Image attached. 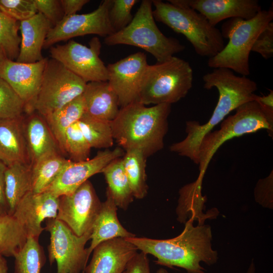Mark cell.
Listing matches in <instances>:
<instances>
[{
    "instance_id": "e0dca14e",
    "label": "cell",
    "mask_w": 273,
    "mask_h": 273,
    "mask_svg": "<svg viewBox=\"0 0 273 273\" xmlns=\"http://www.w3.org/2000/svg\"><path fill=\"white\" fill-rule=\"evenodd\" d=\"M59 197L44 191L28 193L17 204L13 216L24 227L27 237L39 239L44 230L41 223L46 219L56 218Z\"/></svg>"
},
{
    "instance_id": "f546056e",
    "label": "cell",
    "mask_w": 273,
    "mask_h": 273,
    "mask_svg": "<svg viewBox=\"0 0 273 273\" xmlns=\"http://www.w3.org/2000/svg\"><path fill=\"white\" fill-rule=\"evenodd\" d=\"M122 158L123 165L128 179L134 198L143 199L147 194L148 187L146 182V158L140 149L125 151Z\"/></svg>"
},
{
    "instance_id": "52a82bcc",
    "label": "cell",
    "mask_w": 273,
    "mask_h": 273,
    "mask_svg": "<svg viewBox=\"0 0 273 273\" xmlns=\"http://www.w3.org/2000/svg\"><path fill=\"white\" fill-rule=\"evenodd\" d=\"M193 81L189 62L174 56L165 62L148 65L136 101L145 105H171L187 96Z\"/></svg>"
},
{
    "instance_id": "f907efd6",
    "label": "cell",
    "mask_w": 273,
    "mask_h": 273,
    "mask_svg": "<svg viewBox=\"0 0 273 273\" xmlns=\"http://www.w3.org/2000/svg\"><path fill=\"white\" fill-rule=\"evenodd\" d=\"M1 215H3L0 213V216H1Z\"/></svg>"
},
{
    "instance_id": "7a4b0ae2",
    "label": "cell",
    "mask_w": 273,
    "mask_h": 273,
    "mask_svg": "<svg viewBox=\"0 0 273 273\" xmlns=\"http://www.w3.org/2000/svg\"><path fill=\"white\" fill-rule=\"evenodd\" d=\"M194 221L187 220L183 231L171 239L159 240L135 236L125 239L144 253L155 256L157 264L169 268L180 267L188 273H205L206 270L200 263L214 264L218 259V253L212 248L211 226H194Z\"/></svg>"
},
{
    "instance_id": "d6986e66",
    "label": "cell",
    "mask_w": 273,
    "mask_h": 273,
    "mask_svg": "<svg viewBox=\"0 0 273 273\" xmlns=\"http://www.w3.org/2000/svg\"><path fill=\"white\" fill-rule=\"evenodd\" d=\"M138 249L123 238H116L98 244L85 267V273H122Z\"/></svg>"
},
{
    "instance_id": "9a60e30c",
    "label": "cell",
    "mask_w": 273,
    "mask_h": 273,
    "mask_svg": "<svg viewBox=\"0 0 273 273\" xmlns=\"http://www.w3.org/2000/svg\"><path fill=\"white\" fill-rule=\"evenodd\" d=\"M123 155L120 148L99 152L92 159L82 161L69 160L54 181L46 190L58 197L72 193L88 178L101 172L113 160Z\"/></svg>"
},
{
    "instance_id": "c3c4849f",
    "label": "cell",
    "mask_w": 273,
    "mask_h": 273,
    "mask_svg": "<svg viewBox=\"0 0 273 273\" xmlns=\"http://www.w3.org/2000/svg\"><path fill=\"white\" fill-rule=\"evenodd\" d=\"M6 59H7V58L6 57L2 50L0 49V69L4 61Z\"/></svg>"
},
{
    "instance_id": "4316f807",
    "label": "cell",
    "mask_w": 273,
    "mask_h": 273,
    "mask_svg": "<svg viewBox=\"0 0 273 273\" xmlns=\"http://www.w3.org/2000/svg\"><path fill=\"white\" fill-rule=\"evenodd\" d=\"M84 113V101L82 94L43 117L62 152L65 131L70 126L77 122Z\"/></svg>"
},
{
    "instance_id": "cb8c5ba5",
    "label": "cell",
    "mask_w": 273,
    "mask_h": 273,
    "mask_svg": "<svg viewBox=\"0 0 273 273\" xmlns=\"http://www.w3.org/2000/svg\"><path fill=\"white\" fill-rule=\"evenodd\" d=\"M107 199L102 202L99 212L94 221L87 248L90 255L100 243L116 238H129L135 235L128 232L121 224L117 217V207L111 197L106 193Z\"/></svg>"
},
{
    "instance_id": "8992f818",
    "label": "cell",
    "mask_w": 273,
    "mask_h": 273,
    "mask_svg": "<svg viewBox=\"0 0 273 273\" xmlns=\"http://www.w3.org/2000/svg\"><path fill=\"white\" fill-rule=\"evenodd\" d=\"M152 1L143 0L131 22L124 28L105 37L108 46L129 45L150 53L157 63L165 62L186 47L175 38L166 36L153 15Z\"/></svg>"
},
{
    "instance_id": "ab89813d",
    "label": "cell",
    "mask_w": 273,
    "mask_h": 273,
    "mask_svg": "<svg viewBox=\"0 0 273 273\" xmlns=\"http://www.w3.org/2000/svg\"><path fill=\"white\" fill-rule=\"evenodd\" d=\"M37 12L42 14L54 26L64 17L61 0H33Z\"/></svg>"
},
{
    "instance_id": "2e32d148",
    "label": "cell",
    "mask_w": 273,
    "mask_h": 273,
    "mask_svg": "<svg viewBox=\"0 0 273 273\" xmlns=\"http://www.w3.org/2000/svg\"><path fill=\"white\" fill-rule=\"evenodd\" d=\"M48 58L33 63H22L7 58L0 69V77L5 80L26 104V113L32 107L41 85Z\"/></svg>"
},
{
    "instance_id": "484cf974",
    "label": "cell",
    "mask_w": 273,
    "mask_h": 273,
    "mask_svg": "<svg viewBox=\"0 0 273 273\" xmlns=\"http://www.w3.org/2000/svg\"><path fill=\"white\" fill-rule=\"evenodd\" d=\"M31 165L16 163L5 173V194L8 213L13 215L20 201L31 191Z\"/></svg>"
},
{
    "instance_id": "b9f144b4",
    "label": "cell",
    "mask_w": 273,
    "mask_h": 273,
    "mask_svg": "<svg viewBox=\"0 0 273 273\" xmlns=\"http://www.w3.org/2000/svg\"><path fill=\"white\" fill-rule=\"evenodd\" d=\"M122 273H151L147 255L137 253L130 260Z\"/></svg>"
},
{
    "instance_id": "7dc6e473",
    "label": "cell",
    "mask_w": 273,
    "mask_h": 273,
    "mask_svg": "<svg viewBox=\"0 0 273 273\" xmlns=\"http://www.w3.org/2000/svg\"><path fill=\"white\" fill-rule=\"evenodd\" d=\"M246 273H256V267L253 260H252Z\"/></svg>"
},
{
    "instance_id": "f6af8a7d",
    "label": "cell",
    "mask_w": 273,
    "mask_h": 273,
    "mask_svg": "<svg viewBox=\"0 0 273 273\" xmlns=\"http://www.w3.org/2000/svg\"><path fill=\"white\" fill-rule=\"evenodd\" d=\"M7 167L0 161V213L2 215L9 214L5 194V173Z\"/></svg>"
},
{
    "instance_id": "3957f363",
    "label": "cell",
    "mask_w": 273,
    "mask_h": 273,
    "mask_svg": "<svg viewBox=\"0 0 273 273\" xmlns=\"http://www.w3.org/2000/svg\"><path fill=\"white\" fill-rule=\"evenodd\" d=\"M170 111V104L148 107L134 101L121 108L111 121L113 139L125 151L138 149L150 156L163 148Z\"/></svg>"
},
{
    "instance_id": "681fc988",
    "label": "cell",
    "mask_w": 273,
    "mask_h": 273,
    "mask_svg": "<svg viewBox=\"0 0 273 273\" xmlns=\"http://www.w3.org/2000/svg\"><path fill=\"white\" fill-rule=\"evenodd\" d=\"M156 273H168V272L164 268H160L157 270Z\"/></svg>"
},
{
    "instance_id": "f35d334b",
    "label": "cell",
    "mask_w": 273,
    "mask_h": 273,
    "mask_svg": "<svg viewBox=\"0 0 273 273\" xmlns=\"http://www.w3.org/2000/svg\"><path fill=\"white\" fill-rule=\"evenodd\" d=\"M255 201L262 206L272 209L273 206V171L257 181L254 190Z\"/></svg>"
},
{
    "instance_id": "60d3db41",
    "label": "cell",
    "mask_w": 273,
    "mask_h": 273,
    "mask_svg": "<svg viewBox=\"0 0 273 273\" xmlns=\"http://www.w3.org/2000/svg\"><path fill=\"white\" fill-rule=\"evenodd\" d=\"M251 52L259 54L267 60L273 56V23L269 22L257 37Z\"/></svg>"
},
{
    "instance_id": "ac0fdd59",
    "label": "cell",
    "mask_w": 273,
    "mask_h": 273,
    "mask_svg": "<svg viewBox=\"0 0 273 273\" xmlns=\"http://www.w3.org/2000/svg\"><path fill=\"white\" fill-rule=\"evenodd\" d=\"M176 6L190 7L204 16L215 26L221 21L232 18L249 20L260 11L257 0H168Z\"/></svg>"
},
{
    "instance_id": "ba28073f",
    "label": "cell",
    "mask_w": 273,
    "mask_h": 273,
    "mask_svg": "<svg viewBox=\"0 0 273 273\" xmlns=\"http://www.w3.org/2000/svg\"><path fill=\"white\" fill-rule=\"evenodd\" d=\"M235 113L224 118L220 128L206 133L198 150L199 174L204 175L209 162L219 148L234 138L265 129L272 138L273 126L268 123L259 105L255 100L241 105Z\"/></svg>"
},
{
    "instance_id": "277c9868",
    "label": "cell",
    "mask_w": 273,
    "mask_h": 273,
    "mask_svg": "<svg viewBox=\"0 0 273 273\" xmlns=\"http://www.w3.org/2000/svg\"><path fill=\"white\" fill-rule=\"evenodd\" d=\"M152 4L155 20L184 35L197 55L210 58L224 48L220 30L201 13L187 6H176L160 0H153Z\"/></svg>"
},
{
    "instance_id": "74e56055",
    "label": "cell",
    "mask_w": 273,
    "mask_h": 273,
    "mask_svg": "<svg viewBox=\"0 0 273 273\" xmlns=\"http://www.w3.org/2000/svg\"><path fill=\"white\" fill-rule=\"evenodd\" d=\"M0 10L19 22L28 19L37 13L33 0H0Z\"/></svg>"
},
{
    "instance_id": "7bdbcfd3",
    "label": "cell",
    "mask_w": 273,
    "mask_h": 273,
    "mask_svg": "<svg viewBox=\"0 0 273 273\" xmlns=\"http://www.w3.org/2000/svg\"><path fill=\"white\" fill-rule=\"evenodd\" d=\"M254 100L258 103L268 123L273 126V90H270L267 95H255Z\"/></svg>"
},
{
    "instance_id": "83f0119b",
    "label": "cell",
    "mask_w": 273,
    "mask_h": 273,
    "mask_svg": "<svg viewBox=\"0 0 273 273\" xmlns=\"http://www.w3.org/2000/svg\"><path fill=\"white\" fill-rule=\"evenodd\" d=\"M101 173L108 184L106 193L111 197L117 207L126 210L134 197L124 170L122 158L110 162Z\"/></svg>"
},
{
    "instance_id": "1f68e13d",
    "label": "cell",
    "mask_w": 273,
    "mask_h": 273,
    "mask_svg": "<svg viewBox=\"0 0 273 273\" xmlns=\"http://www.w3.org/2000/svg\"><path fill=\"white\" fill-rule=\"evenodd\" d=\"M77 123L91 148H108L113 146L111 121L83 115Z\"/></svg>"
},
{
    "instance_id": "8d00e7d4",
    "label": "cell",
    "mask_w": 273,
    "mask_h": 273,
    "mask_svg": "<svg viewBox=\"0 0 273 273\" xmlns=\"http://www.w3.org/2000/svg\"><path fill=\"white\" fill-rule=\"evenodd\" d=\"M138 0H112L109 19L115 32L126 27L132 21L131 11Z\"/></svg>"
},
{
    "instance_id": "603a6c76",
    "label": "cell",
    "mask_w": 273,
    "mask_h": 273,
    "mask_svg": "<svg viewBox=\"0 0 273 273\" xmlns=\"http://www.w3.org/2000/svg\"><path fill=\"white\" fill-rule=\"evenodd\" d=\"M203 177L199 174L196 180L185 185L179 191L176 213L177 220L181 223L192 219L202 225L206 219L215 218L218 214L215 208L209 210L207 214L203 212L207 201V197L202 193Z\"/></svg>"
},
{
    "instance_id": "4fadbf2b",
    "label": "cell",
    "mask_w": 273,
    "mask_h": 273,
    "mask_svg": "<svg viewBox=\"0 0 273 273\" xmlns=\"http://www.w3.org/2000/svg\"><path fill=\"white\" fill-rule=\"evenodd\" d=\"M112 4V0H104L90 13L64 17L50 30L43 48H50L57 42L77 36L97 34L106 37L114 33L109 19Z\"/></svg>"
},
{
    "instance_id": "5bb4252c",
    "label": "cell",
    "mask_w": 273,
    "mask_h": 273,
    "mask_svg": "<svg viewBox=\"0 0 273 273\" xmlns=\"http://www.w3.org/2000/svg\"><path fill=\"white\" fill-rule=\"evenodd\" d=\"M148 65L146 55L139 52L107 66L108 82L117 95L121 108L136 100Z\"/></svg>"
},
{
    "instance_id": "d4e9b609",
    "label": "cell",
    "mask_w": 273,
    "mask_h": 273,
    "mask_svg": "<svg viewBox=\"0 0 273 273\" xmlns=\"http://www.w3.org/2000/svg\"><path fill=\"white\" fill-rule=\"evenodd\" d=\"M24 128L31 165L48 153L59 151L58 144L40 115L29 114L24 120Z\"/></svg>"
},
{
    "instance_id": "d590c367",
    "label": "cell",
    "mask_w": 273,
    "mask_h": 273,
    "mask_svg": "<svg viewBox=\"0 0 273 273\" xmlns=\"http://www.w3.org/2000/svg\"><path fill=\"white\" fill-rule=\"evenodd\" d=\"M26 112V104L10 85L0 77V119H14Z\"/></svg>"
},
{
    "instance_id": "9c48e42d",
    "label": "cell",
    "mask_w": 273,
    "mask_h": 273,
    "mask_svg": "<svg viewBox=\"0 0 273 273\" xmlns=\"http://www.w3.org/2000/svg\"><path fill=\"white\" fill-rule=\"evenodd\" d=\"M86 83L60 62L48 58L32 112L47 116L81 95Z\"/></svg>"
},
{
    "instance_id": "44dd1931",
    "label": "cell",
    "mask_w": 273,
    "mask_h": 273,
    "mask_svg": "<svg viewBox=\"0 0 273 273\" xmlns=\"http://www.w3.org/2000/svg\"><path fill=\"white\" fill-rule=\"evenodd\" d=\"M52 24L41 13L20 22L21 43L16 61L33 63L42 60V49Z\"/></svg>"
},
{
    "instance_id": "4dcf8cb0",
    "label": "cell",
    "mask_w": 273,
    "mask_h": 273,
    "mask_svg": "<svg viewBox=\"0 0 273 273\" xmlns=\"http://www.w3.org/2000/svg\"><path fill=\"white\" fill-rule=\"evenodd\" d=\"M27 235L23 225L9 214L0 216V255L14 257L25 244Z\"/></svg>"
},
{
    "instance_id": "8fae6325",
    "label": "cell",
    "mask_w": 273,
    "mask_h": 273,
    "mask_svg": "<svg viewBox=\"0 0 273 273\" xmlns=\"http://www.w3.org/2000/svg\"><path fill=\"white\" fill-rule=\"evenodd\" d=\"M101 47L97 37L90 40L89 47L70 40L64 44L51 47L50 57L60 62L86 83L108 81L107 66L99 57Z\"/></svg>"
},
{
    "instance_id": "836d02e7",
    "label": "cell",
    "mask_w": 273,
    "mask_h": 273,
    "mask_svg": "<svg viewBox=\"0 0 273 273\" xmlns=\"http://www.w3.org/2000/svg\"><path fill=\"white\" fill-rule=\"evenodd\" d=\"M20 22L0 10V49L6 57L16 61L20 51L21 36L18 34Z\"/></svg>"
},
{
    "instance_id": "30bf717a",
    "label": "cell",
    "mask_w": 273,
    "mask_h": 273,
    "mask_svg": "<svg viewBox=\"0 0 273 273\" xmlns=\"http://www.w3.org/2000/svg\"><path fill=\"white\" fill-rule=\"evenodd\" d=\"M44 229L50 234L49 259L50 264L56 262V273L84 272L90 256L85 246L92 232L78 236L56 218L48 219Z\"/></svg>"
},
{
    "instance_id": "6da1fadb",
    "label": "cell",
    "mask_w": 273,
    "mask_h": 273,
    "mask_svg": "<svg viewBox=\"0 0 273 273\" xmlns=\"http://www.w3.org/2000/svg\"><path fill=\"white\" fill-rule=\"evenodd\" d=\"M204 88H216L218 100L210 118L201 124L195 120L186 122V137L172 144L169 149L181 156L187 157L197 165L198 150L203 136L221 122L232 111L241 105L254 100L257 89L256 83L245 76L235 74L232 70L224 68H214L203 76Z\"/></svg>"
},
{
    "instance_id": "f1b7e54d",
    "label": "cell",
    "mask_w": 273,
    "mask_h": 273,
    "mask_svg": "<svg viewBox=\"0 0 273 273\" xmlns=\"http://www.w3.org/2000/svg\"><path fill=\"white\" fill-rule=\"evenodd\" d=\"M69 160L59 151L48 153L31 165V191H46L54 181Z\"/></svg>"
},
{
    "instance_id": "7c38bea8",
    "label": "cell",
    "mask_w": 273,
    "mask_h": 273,
    "mask_svg": "<svg viewBox=\"0 0 273 273\" xmlns=\"http://www.w3.org/2000/svg\"><path fill=\"white\" fill-rule=\"evenodd\" d=\"M102 202L88 180L71 194L59 197L56 219L78 236L92 232Z\"/></svg>"
},
{
    "instance_id": "5b68a950",
    "label": "cell",
    "mask_w": 273,
    "mask_h": 273,
    "mask_svg": "<svg viewBox=\"0 0 273 273\" xmlns=\"http://www.w3.org/2000/svg\"><path fill=\"white\" fill-rule=\"evenodd\" d=\"M273 19L272 7L261 10L253 18L244 20L232 18L221 26V34L229 39L223 49L209 58L208 66L224 68L247 76L250 74L249 56L253 45L262 30Z\"/></svg>"
},
{
    "instance_id": "ee69618b",
    "label": "cell",
    "mask_w": 273,
    "mask_h": 273,
    "mask_svg": "<svg viewBox=\"0 0 273 273\" xmlns=\"http://www.w3.org/2000/svg\"><path fill=\"white\" fill-rule=\"evenodd\" d=\"M89 0H61L64 17L76 14Z\"/></svg>"
},
{
    "instance_id": "e575fe53",
    "label": "cell",
    "mask_w": 273,
    "mask_h": 273,
    "mask_svg": "<svg viewBox=\"0 0 273 273\" xmlns=\"http://www.w3.org/2000/svg\"><path fill=\"white\" fill-rule=\"evenodd\" d=\"M91 148L77 122L68 128L65 133L63 152L67 154L72 161L77 162L89 159Z\"/></svg>"
},
{
    "instance_id": "ffe728a7",
    "label": "cell",
    "mask_w": 273,
    "mask_h": 273,
    "mask_svg": "<svg viewBox=\"0 0 273 273\" xmlns=\"http://www.w3.org/2000/svg\"><path fill=\"white\" fill-rule=\"evenodd\" d=\"M0 161L9 166L30 164L22 117L0 119Z\"/></svg>"
},
{
    "instance_id": "7402d4cb",
    "label": "cell",
    "mask_w": 273,
    "mask_h": 273,
    "mask_svg": "<svg viewBox=\"0 0 273 273\" xmlns=\"http://www.w3.org/2000/svg\"><path fill=\"white\" fill-rule=\"evenodd\" d=\"M82 96L84 113L90 117L112 121L118 115V98L108 81L88 82Z\"/></svg>"
},
{
    "instance_id": "d6a6232c",
    "label": "cell",
    "mask_w": 273,
    "mask_h": 273,
    "mask_svg": "<svg viewBox=\"0 0 273 273\" xmlns=\"http://www.w3.org/2000/svg\"><path fill=\"white\" fill-rule=\"evenodd\" d=\"M14 273H40L45 257L38 239L28 237L23 247L14 256Z\"/></svg>"
},
{
    "instance_id": "bcb514c9",
    "label": "cell",
    "mask_w": 273,
    "mask_h": 273,
    "mask_svg": "<svg viewBox=\"0 0 273 273\" xmlns=\"http://www.w3.org/2000/svg\"><path fill=\"white\" fill-rule=\"evenodd\" d=\"M7 261L4 256L0 255V273H8Z\"/></svg>"
}]
</instances>
